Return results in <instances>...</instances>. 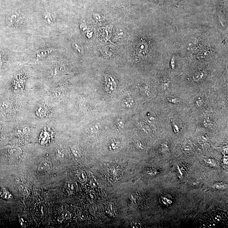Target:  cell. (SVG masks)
I'll return each instance as SVG.
<instances>
[{
  "label": "cell",
  "instance_id": "obj_1",
  "mask_svg": "<svg viewBox=\"0 0 228 228\" xmlns=\"http://www.w3.org/2000/svg\"><path fill=\"white\" fill-rule=\"evenodd\" d=\"M113 25L112 24L107 25L105 27H102L99 29L98 32V37L100 40L105 41V42L109 41L111 42L110 41V38L112 35V29Z\"/></svg>",
  "mask_w": 228,
  "mask_h": 228
},
{
  "label": "cell",
  "instance_id": "obj_2",
  "mask_svg": "<svg viewBox=\"0 0 228 228\" xmlns=\"http://www.w3.org/2000/svg\"><path fill=\"white\" fill-rule=\"evenodd\" d=\"M147 48L148 46L146 43L142 41L140 43L137 50V54L139 57H143L145 55L147 52Z\"/></svg>",
  "mask_w": 228,
  "mask_h": 228
},
{
  "label": "cell",
  "instance_id": "obj_3",
  "mask_svg": "<svg viewBox=\"0 0 228 228\" xmlns=\"http://www.w3.org/2000/svg\"><path fill=\"white\" fill-rule=\"evenodd\" d=\"M21 16L18 13H11L8 16L7 19L9 24L14 25L18 23L21 20Z\"/></svg>",
  "mask_w": 228,
  "mask_h": 228
},
{
  "label": "cell",
  "instance_id": "obj_4",
  "mask_svg": "<svg viewBox=\"0 0 228 228\" xmlns=\"http://www.w3.org/2000/svg\"><path fill=\"white\" fill-rule=\"evenodd\" d=\"M207 76L205 71L201 70L195 73L192 76V79L195 82H199L204 79Z\"/></svg>",
  "mask_w": 228,
  "mask_h": 228
},
{
  "label": "cell",
  "instance_id": "obj_5",
  "mask_svg": "<svg viewBox=\"0 0 228 228\" xmlns=\"http://www.w3.org/2000/svg\"><path fill=\"white\" fill-rule=\"evenodd\" d=\"M11 107L10 102L9 101L3 100L0 102V112L5 113H7Z\"/></svg>",
  "mask_w": 228,
  "mask_h": 228
},
{
  "label": "cell",
  "instance_id": "obj_6",
  "mask_svg": "<svg viewBox=\"0 0 228 228\" xmlns=\"http://www.w3.org/2000/svg\"><path fill=\"white\" fill-rule=\"evenodd\" d=\"M135 102L134 100L131 98H127L125 99L122 102L123 106L124 107L130 109L133 107Z\"/></svg>",
  "mask_w": 228,
  "mask_h": 228
},
{
  "label": "cell",
  "instance_id": "obj_7",
  "mask_svg": "<svg viewBox=\"0 0 228 228\" xmlns=\"http://www.w3.org/2000/svg\"><path fill=\"white\" fill-rule=\"evenodd\" d=\"M36 114L39 117H44L47 114L46 109L43 106H39L37 109Z\"/></svg>",
  "mask_w": 228,
  "mask_h": 228
},
{
  "label": "cell",
  "instance_id": "obj_8",
  "mask_svg": "<svg viewBox=\"0 0 228 228\" xmlns=\"http://www.w3.org/2000/svg\"><path fill=\"white\" fill-rule=\"evenodd\" d=\"M213 188L216 189L226 190L227 189L228 185L223 183H216L214 185Z\"/></svg>",
  "mask_w": 228,
  "mask_h": 228
},
{
  "label": "cell",
  "instance_id": "obj_9",
  "mask_svg": "<svg viewBox=\"0 0 228 228\" xmlns=\"http://www.w3.org/2000/svg\"><path fill=\"white\" fill-rule=\"evenodd\" d=\"M100 128L99 124H94L93 125L91 126H90L89 128V131L90 133H96L99 131V130Z\"/></svg>",
  "mask_w": 228,
  "mask_h": 228
},
{
  "label": "cell",
  "instance_id": "obj_10",
  "mask_svg": "<svg viewBox=\"0 0 228 228\" xmlns=\"http://www.w3.org/2000/svg\"><path fill=\"white\" fill-rule=\"evenodd\" d=\"M78 177L79 181L82 182H84L86 180L87 176L84 171L80 170L77 172Z\"/></svg>",
  "mask_w": 228,
  "mask_h": 228
},
{
  "label": "cell",
  "instance_id": "obj_11",
  "mask_svg": "<svg viewBox=\"0 0 228 228\" xmlns=\"http://www.w3.org/2000/svg\"><path fill=\"white\" fill-rule=\"evenodd\" d=\"M203 125L206 128H211L214 125L213 121L210 119V117H207L204 120L203 122Z\"/></svg>",
  "mask_w": 228,
  "mask_h": 228
},
{
  "label": "cell",
  "instance_id": "obj_12",
  "mask_svg": "<svg viewBox=\"0 0 228 228\" xmlns=\"http://www.w3.org/2000/svg\"><path fill=\"white\" fill-rule=\"evenodd\" d=\"M72 153L76 157H79L81 155V151L79 147L77 146H74L71 148Z\"/></svg>",
  "mask_w": 228,
  "mask_h": 228
},
{
  "label": "cell",
  "instance_id": "obj_13",
  "mask_svg": "<svg viewBox=\"0 0 228 228\" xmlns=\"http://www.w3.org/2000/svg\"><path fill=\"white\" fill-rule=\"evenodd\" d=\"M211 53H210L209 50H208V49H205V50L202 51L201 53H199V57L201 58H206L207 56H209V55H210Z\"/></svg>",
  "mask_w": 228,
  "mask_h": 228
},
{
  "label": "cell",
  "instance_id": "obj_14",
  "mask_svg": "<svg viewBox=\"0 0 228 228\" xmlns=\"http://www.w3.org/2000/svg\"><path fill=\"white\" fill-rule=\"evenodd\" d=\"M168 101L170 103L174 104H179L181 103V100L177 98L174 97H169L167 99Z\"/></svg>",
  "mask_w": 228,
  "mask_h": 228
},
{
  "label": "cell",
  "instance_id": "obj_15",
  "mask_svg": "<svg viewBox=\"0 0 228 228\" xmlns=\"http://www.w3.org/2000/svg\"><path fill=\"white\" fill-rule=\"evenodd\" d=\"M131 226L133 228H141L142 224L139 220H134L131 223Z\"/></svg>",
  "mask_w": 228,
  "mask_h": 228
},
{
  "label": "cell",
  "instance_id": "obj_16",
  "mask_svg": "<svg viewBox=\"0 0 228 228\" xmlns=\"http://www.w3.org/2000/svg\"><path fill=\"white\" fill-rule=\"evenodd\" d=\"M49 168V166L47 163H42L39 167V170L41 171H47Z\"/></svg>",
  "mask_w": 228,
  "mask_h": 228
},
{
  "label": "cell",
  "instance_id": "obj_17",
  "mask_svg": "<svg viewBox=\"0 0 228 228\" xmlns=\"http://www.w3.org/2000/svg\"><path fill=\"white\" fill-rule=\"evenodd\" d=\"M171 123L174 132L176 133H179L180 131V128H179V126L174 121L173 119L171 120Z\"/></svg>",
  "mask_w": 228,
  "mask_h": 228
},
{
  "label": "cell",
  "instance_id": "obj_18",
  "mask_svg": "<svg viewBox=\"0 0 228 228\" xmlns=\"http://www.w3.org/2000/svg\"><path fill=\"white\" fill-rule=\"evenodd\" d=\"M206 163L210 166L213 167H216L217 166V162L213 159H208L205 160Z\"/></svg>",
  "mask_w": 228,
  "mask_h": 228
},
{
  "label": "cell",
  "instance_id": "obj_19",
  "mask_svg": "<svg viewBox=\"0 0 228 228\" xmlns=\"http://www.w3.org/2000/svg\"><path fill=\"white\" fill-rule=\"evenodd\" d=\"M195 103H196V105L197 107H201L203 106V104H204L203 99L201 97H198L195 101Z\"/></svg>",
  "mask_w": 228,
  "mask_h": 228
},
{
  "label": "cell",
  "instance_id": "obj_20",
  "mask_svg": "<svg viewBox=\"0 0 228 228\" xmlns=\"http://www.w3.org/2000/svg\"><path fill=\"white\" fill-rule=\"evenodd\" d=\"M170 85V82L169 80H165L162 82L161 84L162 88L163 90H166L169 87Z\"/></svg>",
  "mask_w": 228,
  "mask_h": 228
},
{
  "label": "cell",
  "instance_id": "obj_21",
  "mask_svg": "<svg viewBox=\"0 0 228 228\" xmlns=\"http://www.w3.org/2000/svg\"><path fill=\"white\" fill-rule=\"evenodd\" d=\"M93 18H94L97 21H98V22H100L101 20V17L100 15L99 14V13H93Z\"/></svg>",
  "mask_w": 228,
  "mask_h": 228
},
{
  "label": "cell",
  "instance_id": "obj_22",
  "mask_svg": "<svg viewBox=\"0 0 228 228\" xmlns=\"http://www.w3.org/2000/svg\"><path fill=\"white\" fill-rule=\"evenodd\" d=\"M19 191H20V192L22 193H23V194H25V195H26V193H28L26 187H24V186H23V185H21L19 187Z\"/></svg>",
  "mask_w": 228,
  "mask_h": 228
},
{
  "label": "cell",
  "instance_id": "obj_23",
  "mask_svg": "<svg viewBox=\"0 0 228 228\" xmlns=\"http://www.w3.org/2000/svg\"><path fill=\"white\" fill-rule=\"evenodd\" d=\"M175 57H172L171 61H170V66H171V69H175Z\"/></svg>",
  "mask_w": 228,
  "mask_h": 228
},
{
  "label": "cell",
  "instance_id": "obj_24",
  "mask_svg": "<svg viewBox=\"0 0 228 228\" xmlns=\"http://www.w3.org/2000/svg\"><path fill=\"white\" fill-rule=\"evenodd\" d=\"M117 125V127L119 128H123L124 126V123L121 120H118L116 122Z\"/></svg>",
  "mask_w": 228,
  "mask_h": 228
},
{
  "label": "cell",
  "instance_id": "obj_25",
  "mask_svg": "<svg viewBox=\"0 0 228 228\" xmlns=\"http://www.w3.org/2000/svg\"><path fill=\"white\" fill-rule=\"evenodd\" d=\"M80 28L83 31H85V30H86L87 26L85 23H82L81 25H80Z\"/></svg>",
  "mask_w": 228,
  "mask_h": 228
},
{
  "label": "cell",
  "instance_id": "obj_26",
  "mask_svg": "<svg viewBox=\"0 0 228 228\" xmlns=\"http://www.w3.org/2000/svg\"><path fill=\"white\" fill-rule=\"evenodd\" d=\"M75 49H77V50L79 51V52H80V47H79V46L77 44H75Z\"/></svg>",
  "mask_w": 228,
  "mask_h": 228
},
{
  "label": "cell",
  "instance_id": "obj_27",
  "mask_svg": "<svg viewBox=\"0 0 228 228\" xmlns=\"http://www.w3.org/2000/svg\"><path fill=\"white\" fill-rule=\"evenodd\" d=\"M2 130V127L0 125V137H1V131Z\"/></svg>",
  "mask_w": 228,
  "mask_h": 228
},
{
  "label": "cell",
  "instance_id": "obj_28",
  "mask_svg": "<svg viewBox=\"0 0 228 228\" xmlns=\"http://www.w3.org/2000/svg\"><path fill=\"white\" fill-rule=\"evenodd\" d=\"M1 57H0V67H1Z\"/></svg>",
  "mask_w": 228,
  "mask_h": 228
}]
</instances>
